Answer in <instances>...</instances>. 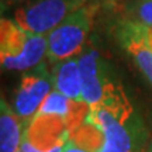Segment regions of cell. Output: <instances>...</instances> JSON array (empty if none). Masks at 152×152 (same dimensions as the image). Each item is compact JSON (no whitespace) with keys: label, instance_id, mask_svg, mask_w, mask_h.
Returning a JSON list of instances; mask_svg holds the SVG:
<instances>
[{"label":"cell","instance_id":"cell-1","mask_svg":"<svg viewBox=\"0 0 152 152\" xmlns=\"http://www.w3.org/2000/svg\"><path fill=\"white\" fill-rule=\"evenodd\" d=\"M87 121L103 134L99 152H144L147 131L127 94L90 109Z\"/></svg>","mask_w":152,"mask_h":152},{"label":"cell","instance_id":"cell-2","mask_svg":"<svg viewBox=\"0 0 152 152\" xmlns=\"http://www.w3.org/2000/svg\"><path fill=\"white\" fill-rule=\"evenodd\" d=\"M47 37L28 33L13 18L0 20V71H31L47 61Z\"/></svg>","mask_w":152,"mask_h":152},{"label":"cell","instance_id":"cell-3","mask_svg":"<svg viewBox=\"0 0 152 152\" xmlns=\"http://www.w3.org/2000/svg\"><path fill=\"white\" fill-rule=\"evenodd\" d=\"M97 10L99 7L94 4L82 6L47 35V61L49 64L77 58L86 49Z\"/></svg>","mask_w":152,"mask_h":152},{"label":"cell","instance_id":"cell-4","mask_svg":"<svg viewBox=\"0 0 152 152\" xmlns=\"http://www.w3.org/2000/svg\"><path fill=\"white\" fill-rule=\"evenodd\" d=\"M77 58L82 76V96L90 109L125 96L123 86L96 48L86 47Z\"/></svg>","mask_w":152,"mask_h":152},{"label":"cell","instance_id":"cell-5","mask_svg":"<svg viewBox=\"0 0 152 152\" xmlns=\"http://www.w3.org/2000/svg\"><path fill=\"white\" fill-rule=\"evenodd\" d=\"M86 0H23L14 10L13 20L28 33L47 37Z\"/></svg>","mask_w":152,"mask_h":152},{"label":"cell","instance_id":"cell-6","mask_svg":"<svg viewBox=\"0 0 152 152\" xmlns=\"http://www.w3.org/2000/svg\"><path fill=\"white\" fill-rule=\"evenodd\" d=\"M52 90L54 83L51 69L45 62L23 73L10 104L24 127H27L35 118Z\"/></svg>","mask_w":152,"mask_h":152},{"label":"cell","instance_id":"cell-7","mask_svg":"<svg viewBox=\"0 0 152 152\" xmlns=\"http://www.w3.org/2000/svg\"><path fill=\"white\" fill-rule=\"evenodd\" d=\"M117 39L152 86V48L144 37L141 24L124 18L117 27Z\"/></svg>","mask_w":152,"mask_h":152},{"label":"cell","instance_id":"cell-8","mask_svg":"<svg viewBox=\"0 0 152 152\" xmlns=\"http://www.w3.org/2000/svg\"><path fill=\"white\" fill-rule=\"evenodd\" d=\"M54 89L65 97L83 102L82 96V76L79 68V58H71L54 64L51 68Z\"/></svg>","mask_w":152,"mask_h":152},{"label":"cell","instance_id":"cell-9","mask_svg":"<svg viewBox=\"0 0 152 152\" xmlns=\"http://www.w3.org/2000/svg\"><path fill=\"white\" fill-rule=\"evenodd\" d=\"M26 127L11 104L0 96V152H17L21 148Z\"/></svg>","mask_w":152,"mask_h":152},{"label":"cell","instance_id":"cell-10","mask_svg":"<svg viewBox=\"0 0 152 152\" xmlns=\"http://www.w3.org/2000/svg\"><path fill=\"white\" fill-rule=\"evenodd\" d=\"M127 20L152 27V0H132L127 6Z\"/></svg>","mask_w":152,"mask_h":152},{"label":"cell","instance_id":"cell-11","mask_svg":"<svg viewBox=\"0 0 152 152\" xmlns=\"http://www.w3.org/2000/svg\"><path fill=\"white\" fill-rule=\"evenodd\" d=\"M62 152H93V151H90L89 148H86L85 145H82V144H79V142L73 141V140L71 138Z\"/></svg>","mask_w":152,"mask_h":152},{"label":"cell","instance_id":"cell-12","mask_svg":"<svg viewBox=\"0 0 152 152\" xmlns=\"http://www.w3.org/2000/svg\"><path fill=\"white\" fill-rule=\"evenodd\" d=\"M121 1L123 0H86V3H89V4H94L97 7H109V9L118 6Z\"/></svg>","mask_w":152,"mask_h":152},{"label":"cell","instance_id":"cell-13","mask_svg":"<svg viewBox=\"0 0 152 152\" xmlns=\"http://www.w3.org/2000/svg\"><path fill=\"white\" fill-rule=\"evenodd\" d=\"M21 1L23 0H0V3L3 6H6V7L9 4H18V3H21Z\"/></svg>","mask_w":152,"mask_h":152},{"label":"cell","instance_id":"cell-14","mask_svg":"<svg viewBox=\"0 0 152 152\" xmlns=\"http://www.w3.org/2000/svg\"><path fill=\"white\" fill-rule=\"evenodd\" d=\"M4 9H6V6H3L1 3H0V20L3 18V17H1V14H3V11H4Z\"/></svg>","mask_w":152,"mask_h":152},{"label":"cell","instance_id":"cell-15","mask_svg":"<svg viewBox=\"0 0 152 152\" xmlns=\"http://www.w3.org/2000/svg\"><path fill=\"white\" fill-rule=\"evenodd\" d=\"M147 152H152V140H151V142H149V145H148Z\"/></svg>","mask_w":152,"mask_h":152},{"label":"cell","instance_id":"cell-16","mask_svg":"<svg viewBox=\"0 0 152 152\" xmlns=\"http://www.w3.org/2000/svg\"><path fill=\"white\" fill-rule=\"evenodd\" d=\"M17 152H24V151H23V149H21V148H20V149H18V151H17Z\"/></svg>","mask_w":152,"mask_h":152}]
</instances>
